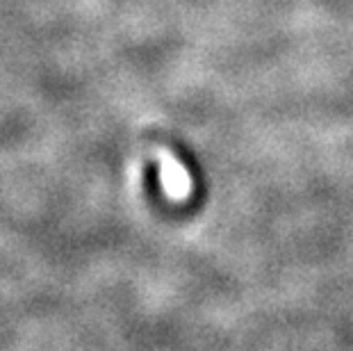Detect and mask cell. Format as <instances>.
<instances>
[{"mask_svg": "<svg viewBox=\"0 0 353 351\" xmlns=\"http://www.w3.org/2000/svg\"><path fill=\"white\" fill-rule=\"evenodd\" d=\"M160 160H162L164 188L174 194V197H183V194L187 192V188H190V181H187L185 169L180 167V162L171 153H167V151L160 153Z\"/></svg>", "mask_w": 353, "mask_h": 351, "instance_id": "obj_1", "label": "cell"}]
</instances>
